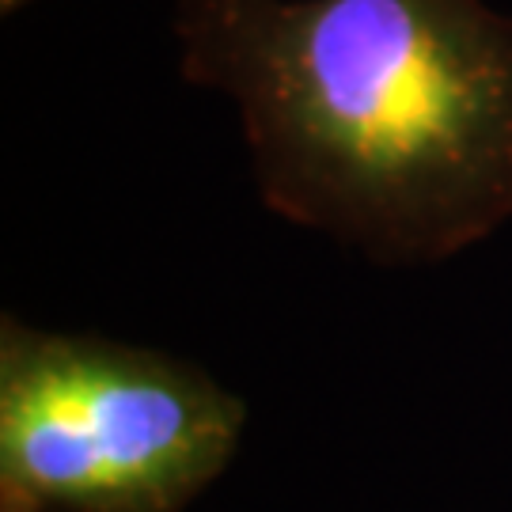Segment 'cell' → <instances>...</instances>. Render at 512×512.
Segmentation results:
<instances>
[{
	"label": "cell",
	"instance_id": "2",
	"mask_svg": "<svg viewBox=\"0 0 512 512\" xmlns=\"http://www.w3.org/2000/svg\"><path fill=\"white\" fill-rule=\"evenodd\" d=\"M243 421L228 387L167 353L0 327V512H183Z\"/></svg>",
	"mask_w": 512,
	"mask_h": 512
},
{
	"label": "cell",
	"instance_id": "1",
	"mask_svg": "<svg viewBox=\"0 0 512 512\" xmlns=\"http://www.w3.org/2000/svg\"><path fill=\"white\" fill-rule=\"evenodd\" d=\"M175 31L281 217L376 262H440L512 217V16L486 0H179Z\"/></svg>",
	"mask_w": 512,
	"mask_h": 512
},
{
	"label": "cell",
	"instance_id": "3",
	"mask_svg": "<svg viewBox=\"0 0 512 512\" xmlns=\"http://www.w3.org/2000/svg\"><path fill=\"white\" fill-rule=\"evenodd\" d=\"M19 4H23V0H0V8H4V12H12V8H19Z\"/></svg>",
	"mask_w": 512,
	"mask_h": 512
}]
</instances>
